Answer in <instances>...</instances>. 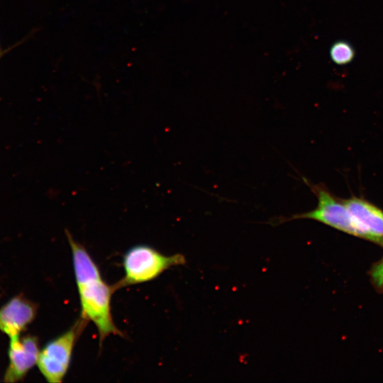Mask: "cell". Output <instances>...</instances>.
<instances>
[{
    "label": "cell",
    "mask_w": 383,
    "mask_h": 383,
    "mask_svg": "<svg viewBox=\"0 0 383 383\" xmlns=\"http://www.w3.org/2000/svg\"><path fill=\"white\" fill-rule=\"evenodd\" d=\"M370 277L373 286L379 292H383V257L372 266Z\"/></svg>",
    "instance_id": "9"
},
{
    "label": "cell",
    "mask_w": 383,
    "mask_h": 383,
    "mask_svg": "<svg viewBox=\"0 0 383 383\" xmlns=\"http://www.w3.org/2000/svg\"><path fill=\"white\" fill-rule=\"evenodd\" d=\"M40 353L38 338L28 335L10 338L9 348V362L4 374L5 382L12 383L21 380L29 370L37 365Z\"/></svg>",
    "instance_id": "5"
},
{
    "label": "cell",
    "mask_w": 383,
    "mask_h": 383,
    "mask_svg": "<svg viewBox=\"0 0 383 383\" xmlns=\"http://www.w3.org/2000/svg\"><path fill=\"white\" fill-rule=\"evenodd\" d=\"M65 233L70 244L77 288L79 294L81 316L92 322L99 335L100 344L110 335L123 336L113 322L111 314V296L113 286L102 278L99 268L86 248L76 242L67 230Z\"/></svg>",
    "instance_id": "1"
},
{
    "label": "cell",
    "mask_w": 383,
    "mask_h": 383,
    "mask_svg": "<svg viewBox=\"0 0 383 383\" xmlns=\"http://www.w3.org/2000/svg\"><path fill=\"white\" fill-rule=\"evenodd\" d=\"M37 306L22 297L16 296L0 308V331L9 338L19 335L34 320Z\"/></svg>",
    "instance_id": "6"
},
{
    "label": "cell",
    "mask_w": 383,
    "mask_h": 383,
    "mask_svg": "<svg viewBox=\"0 0 383 383\" xmlns=\"http://www.w3.org/2000/svg\"><path fill=\"white\" fill-rule=\"evenodd\" d=\"M318 199L316 207L309 211L289 217L273 219V224H281L296 219H311L344 233L373 242L372 237L355 222L343 201H338L324 186L315 184L302 178Z\"/></svg>",
    "instance_id": "2"
},
{
    "label": "cell",
    "mask_w": 383,
    "mask_h": 383,
    "mask_svg": "<svg viewBox=\"0 0 383 383\" xmlns=\"http://www.w3.org/2000/svg\"><path fill=\"white\" fill-rule=\"evenodd\" d=\"M185 262V257L182 254L165 255L148 245L133 246L123 256L124 276L113 285V288L116 291L126 286L153 280L169 268Z\"/></svg>",
    "instance_id": "3"
},
{
    "label": "cell",
    "mask_w": 383,
    "mask_h": 383,
    "mask_svg": "<svg viewBox=\"0 0 383 383\" xmlns=\"http://www.w3.org/2000/svg\"><path fill=\"white\" fill-rule=\"evenodd\" d=\"M343 201L357 225L372 237L373 243L383 246V211L355 196Z\"/></svg>",
    "instance_id": "7"
},
{
    "label": "cell",
    "mask_w": 383,
    "mask_h": 383,
    "mask_svg": "<svg viewBox=\"0 0 383 383\" xmlns=\"http://www.w3.org/2000/svg\"><path fill=\"white\" fill-rule=\"evenodd\" d=\"M87 323L79 317L72 327L49 341L40 350L37 365L47 382L60 383L63 380L70 367L77 340Z\"/></svg>",
    "instance_id": "4"
},
{
    "label": "cell",
    "mask_w": 383,
    "mask_h": 383,
    "mask_svg": "<svg viewBox=\"0 0 383 383\" xmlns=\"http://www.w3.org/2000/svg\"><path fill=\"white\" fill-rule=\"evenodd\" d=\"M329 55L335 64L345 65L353 60L355 53L354 48L349 42L340 40L331 45Z\"/></svg>",
    "instance_id": "8"
}]
</instances>
